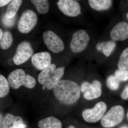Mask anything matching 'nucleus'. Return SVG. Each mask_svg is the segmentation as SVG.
<instances>
[{
    "label": "nucleus",
    "instance_id": "1",
    "mask_svg": "<svg viewBox=\"0 0 128 128\" xmlns=\"http://www.w3.org/2000/svg\"><path fill=\"white\" fill-rule=\"evenodd\" d=\"M53 89L56 99L66 105L75 103L80 97V88L76 82L70 80H60Z\"/></svg>",
    "mask_w": 128,
    "mask_h": 128
},
{
    "label": "nucleus",
    "instance_id": "2",
    "mask_svg": "<svg viewBox=\"0 0 128 128\" xmlns=\"http://www.w3.org/2000/svg\"><path fill=\"white\" fill-rule=\"evenodd\" d=\"M64 67L56 68L55 64H51L39 73L38 82L48 90H52L64 75Z\"/></svg>",
    "mask_w": 128,
    "mask_h": 128
},
{
    "label": "nucleus",
    "instance_id": "3",
    "mask_svg": "<svg viewBox=\"0 0 128 128\" xmlns=\"http://www.w3.org/2000/svg\"><path fill=\"white\" fill-rule=\"evenodd\" d=\"M9 85L12 89H18L22 86L28 89L35 86L36 82L33 76L27 74L22 69H18L11 72L8 77Z\"/></svg>",
    "mask_w": 128,
    "mask_h": 128
},
{
    "label": "nucleus",
    "instance_id": "4",
    "mask_svg": "<svg viewBox=\"0 0 128 128\" xmlns=\"http://www.w3.org/2000/svg\"><path fill=\"white\" fill-rule=\"evenodd\" d=\"M124 117V110L120 105L112 107L103 116L101 120L102 126L105 128H110L120 123Z\"/></svg>",
    "mask_w": 128,
    "mask_h": 128
},
{
    "label": "nucleus",
    "instance_id": "5",
    "mask_svg": "<svg viewBox=\"0 0 128 128\" xmlns=\"http://www.w3.org/2000/svg\"><path fill=\"white\" fill-rule=\"evenodd\" d=\"M38 16L33 11L26 10L21 15L18 24V31L22 34H28L35 26L38 22Z\"/></svg>",
    "mask_w": 128,
    "mask_h": 128
},
{
    "label": "nucleus",
    "instance_id": "6",
    "mask_svg": "<svg viewBox=\"0 0 128 128\" xmlns=\"http://www.w3.org/2000/svg\"><path fill=\"white\" fill-rule=\"evenodd\" d=\"M89 34L84 30L76 31L72 35L70 48L72 52L80 53L86 49L90 40Z\"/></svg>",
    "mask_w": 128,
    "mask_h": 128
},
{
    "label": "nucleus",
    "instance_id": "7",
    "mask_svg": "<svg viewBox=\"0 0 128 128\" xmlns=\"http://www.w3.org/2000/svg\"><path fill=\"white\" fill-rule=\"evenodd\" d=\"M43 39L48 48L54 53H59L64 48V45L62 39L52 31L48 30L44 32Z\"/></svg>",
    "mask_w": 128,
    "mask_h": 128
},
{
    "label": "nucleus",
    "instance_id": "8",
    "mask_svg": "<svg viewBox=\"0 0 128 128\" xmlns=\"http://www.w3.org/2000/svg\"><path fill=\"white\" fill-rule=\"evenodd\" d=\"M34 51L30 42L27 41L21 42L18 44L13 59L14 64L20 65L32 56Z\"/></svg>",
    "mask_w": 128,
    "mask_h": 128
},
{
    "label": "nucleus",
    "instance_id": "9",
    "mask_svg": "<svg viewBox=\"0 0 128 128\" xmlns=\"http://www.w3.org/2000/svg\"><path fill=\"white\" fill-rule=\"evenodd\" d=\"M106 109L105 104L103 102H100L92 108L84 110L82 112V118L88 122H96L102 118Z\"/></svg>",
    "mask_w": 128,
    "mask_h": 128
},
{
    "label": "nucleus",
    "instance_id": "10",
    "mask_svg": "<svg viewBox=\"0 0 128 128\" xmlns=\"http://www.w3.org/2000/svg\"><path fill=\"white\" fill-rule=\"evenodd\" d=\"M102 85L97 80H94L92 83L88 82H82L81 91L83 92L84 98L88 100L97 98L102 94Z\"/></svg>",
    "mask_w": 128,
    "mask_h": 128
},
{
    "label": "nucleus",
    "instance_id": "11",
    "mask_svg": "<svg viewBox=\"0 0 128 128\" xmlns=\"http://www.w3.org/2000/svg\"><path fill=\"white\" fill-rule=\"evenodd\" d=\"M57 5L60 11L66 16L74 17L81 14L80 6L77 1L60 0Z\"/></svg>",
    "mask_w": 128,
    "mask_h": 128
},
{
    "label": "nucleus",
    "instance_id": "12",
    "mask_svg": "<svg viewBox=\"0 0 128 128\" xmlns=\"http://www.w3.org/2000/svg\"><path fill=\"white\" fill-rule=\"evenodd\" d=\"M51 56L48 52L37 53L33 55L31 58L32 64L37 70H44L51 64Z\"/></svg>",
    "mask_w": 128,
    "mask_h": 128
},
{
    "label": "nucleus",
    "instance_id": "13",
    "mask_svg": "<svg viewBox=\"0 0 128 128\" xmlns=\"http://www.w3.org/2000/svg\"><path fill=\"white\" fill-rule=\"evenodd\" d=\"M110 36L114 41H122L128 38V23L122 22L117 24L110 32Z\"/></svg>",
    "mask_w": 128,
    "mask_h": 128
},
{
    "label": "nucleus",
    "instance_id": "14",
    "mask_svg": "<svg viewBox=\"0 0 128 128\" xmlns=\"http://www.w3.org/2000/svg\"><path fill=\"white\" fill-rule=\"evenodd\" d=\"M22 124L23 120L20 117L8 113L3 117L0 128H14L17 124Z\"/></svg>",
    "mask_w": 128,
    "mask_h": 128
},
{
    "label": "nucleus",
    "instance_id": "15",
    "mask_svg": "<svg viewBox=\"0 0 128 128\" xmlns=\"http://www.w3.org/2000/svg\"><path fill=\"white\" fill-rule=\"evenodd\" d=\"M39 128H62V124L59 120L55 117H48L38 122Z\"/></svg>",
    "mask_w": 128,
    "mask_h": 128
},
{
    "label": "nucleus",
    "instance_id": "16",
    "mask_svg": "<svg viewBox=\"0 0 128 128\" xmlns=\"http://www.w3.org/2000/svg\"><path fill=\"white\" fill-rule=\"evenodd\" d=\"M88 2L92 8L97 11L107 10L112 4V1L110 0H89Z\"/></svg>",
    "mask_w": 128,
    "mask_h": 128
},
{
    "label": "nucleus",
    "instance_id": "17",
    "mask_svg": "<svg viewBox=\"0 0 128 128\" xmlns=\"http://www.w3.org/2000/svg\"><path fill=\"white\" fill-rule=\"evenodd\" d=\"M116 44L114 41L102 42L97 44L96 48L98 51L102 50L106 57H108L116 47Z\"/></svg>",
    "mask_w": 128,
    "mask_h": 128
},
{
    "label": "nucleus",
    "instance_id": "18",
    "mask_svg": "<svg viewBox=\"0 0 128 128\" xmlns=\"http://www.w3.org/2000/svg\"><path fill=\"white\" fill-rule=\"evenodd\" d=\"M22 2L21 0H14L9 3L7 8L5 16L8 18H12L16 16Z\"/></svg>",
    "mask_w": 128,
    "mask_h": 128
},
{
    "label": "nucleus",
    "instance_id": "19",
    "mask_svg": "<svg viewBox=\"0 0 128 128\" xmlns=\"http://www.w3.org/2000/svg\"><path fill=\"white\" fill-rule=\"evenodd\" d=\"M36 7L38 13L45 14L49 10L50 4L47 0H32L31 1Z\"/></svg>",
    "mask_w": 128,
    "mask_h": 128
},
{
    "label": "nucleus",
    "instance_id": "20",
    "mask_svg": "<svg viewBox=\"0 0 128 128\" xmlns=\"http://www.w3.org/2000/svg\"><path fill=\"white\" fill-rule=\"evenodd\" d=\"M13 37L10 32L6 31L4 33L2 38L0 40V48L4 50L8 49L13 43Z\"/></svg>",
    "mask_w": 128,
    "mask_h": 128
},
{
    "label": "nucleus",
    "instance_id": "21",
    "mask_svg": "<svg viewBox=\"0 0 128 128\" xmlns=\"http://www.w3.org/2000/svg\"><path fill=\"white\" fill-rule=\"evenodd\" d=\"M8 80L2 75H0V97H4L8 95L10 91Z\"/></svg>",
    "mask_w": 128,
    "mask_h": 128
},
{
    "label": "nucleus",
    "instance_id": "22",
    "mask_svg": "<svg viewBox=\"0 0 128 128\" xmlns=\"http://www.w3.org/2000/svg\"><path fill=\"white\" fill-rule=\"evenodd\" d=\"M118 66L120 70H128V48L125 49L121 53Z\"/></svg>",
    "mask_w": 128,
    "mask_h": 128
},
{
    "label": "nucleus",
    "instance_id": "23",
    "mask_svg": "<svg viewBox=\"0 0 128 128\" xmlns=\"http://www.w3.org/2000/svg\"><path fill=\"white\" fill-rule=\"evenodd\" d=\"M120 81L115 75H111L107 80V84L108 88L112 90H115L118 88Z\"/></svg>",
    "mask_w": 128,
    "mask_h": 128
},
{
    "label": "nucleus",
    "instance_id": "24",
    "mask_svg": "<svg viewBox=\"0 0 128 128\" xmlns=\"http://www.w3.org/2000/svg\"><path fill=\"white\" fill-rule=\"evenodd\" d=\"M115 76L120 82L126 81L128 80V70H117L115 72Z\"/></svg>",
    "mask_w": 128,
    "mask_h": 128
},
{
    "label": "nucleus",
    "instance_id": "25",
    "mask_svg": "<svg viewBox=\"0 0 128 128\" xmlns=\"http://www.w3.org/2000/svg\"><path fill=\"white\" fill-rule=\"evenodd\" d=\"M12 18H8L4 16L3 18V22L4 24L8 26H11L13 25L14 23V19Z\"/></svg>",
    "mask_w": 128,
    "mask_h": 128
},
{
    "label": "nucleus",
    "instance_id": "26",
    "mask_svg": "<svg viewBox=\"0 0 128 128\" xmlns=\"http://www.w3.org/2000/svg\"><path fill=\"white\" fill-rule=\"evenodd\" d=\"M121 97L124 100L128 99V84L124 88L121 94Z\"/></svg>",
    "mask_w": 128,
    "mask_h": 128
},
{
    "label": "nucleus",
    "instance_id": "27",
    "mask_svg": "<svg viewBox=\"0 0 128 128\" xmlns=\"http://www.w3.org/2000/svg\"><path fill=\"white\" fill-rule=\"evenodd\" d=\"M12 0H0V7H2L4 6H6L10 3L11 2Z\"/></svg>",
    "mask_w": 128,
    "mask_h": 128
},
{
    "label": "nucleus",
    "instance_id": "28",
    "mask_svg": "<svg viewBox=\"0 0 128 128\" xmlns=\"http://www.w3.org/2000/svg\"><path fill=\"white\" fill-rule=\"evenodd\" d=\"M26 126L24 124H17L14 128H26Z\"/></svg>",
    "mask_w": 128,
    "mask_h": 128
},
{
    "label": "nucleus",
    "instance_id": "29",
    "mask_svg": "<svg viewBox=\"0 0 128 128\" xmlns=\"http://www.w3.org/2000/svg\"><path fill=\"white\" fill-rule=\"evenodd\" d=\"M8 64L11 65H12L13 64H14V60H13V59L12 58H9L8 60Z\"/></svg>",
    "mask_w": 128,
    "mask_h": 128
},
{
    "label": "nucleus",
    "instance_id": "30",
    "mask_svg": "<svg viewBox=\"0 0 128 128\" xmlns=\"http://www.w3.org/2000/svg\"><path fill=\"white\" fill-rule=\"evenodd\" d=\"M3 34H4V33H3V32H2V29L0 28V40L2 38Z\"/></svg>",
    "mask_w": 128,
    "mask_h": 128
},
{
    "label": "nucleus",
    "instance_id": "31",
    "mask_svg": "<svg viewBox=\"0 0 128 128\" xmlns=\"http://www.w3.org/2000/svg\"><path fill=\"white\" fill-rule=\"evenodd\" d=\"M76 128L74 127V126H72V125H70V126L68 127V128Z\"/></svg>",
    "mask_w": 128,
    "mask_h": 128
},
{
    "label": "nucleus",
    "instance_id": "32",
    "mask_svg": "<svg viewBox=\"0 0 128 128\" xmlns=\"http://www.w3.org/2000/svg\"><path fill=\"white\" fill-rule=\"evenodd\" d=\"M120 128H128V127H126V126H124V127H121Z\"/></svg>",
    "mask_w": 128,
    "mask_h": 128
},
{
    "label": "nucleus",
    "instance_id": "33",
    "mask_svg": "<svg viewBox=\"0 0 128 128\" xmlns=\"http://www.w3.org/2000/svg\"><path fill=\"white\" fill-rule=\"evenodd\" d=\"M127 19H128V13H127Z\"/></svg>",
    "mask_w": 128,
    "mask_h": 128
},
{
    "label": "nucleus",
    "instance_id": "34",
    "mask_svg": "<svg viewBox=\"0 0 128 128\" xmlns=\"http://www.w3.org/2000/svg\"><path fill=\"white\" fill-rule=\"evenodd\" d=\"M127 117H128V114H127Z\"/></svg>",
    "mask_w": 128,
    "mask_h": 128
}]
</instances>
